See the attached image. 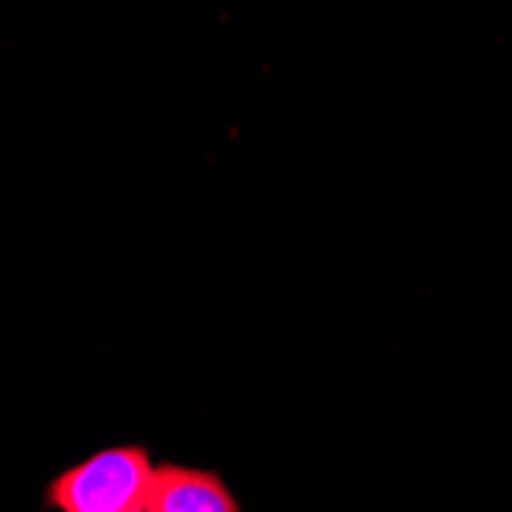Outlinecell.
I'll return each mask as SVG.
<instances>
[{
  "label": "cell",
  "mask_w": 512,
  "mask_h": 512,
  "mask_svg": "<svg viewBox=\"0 0 512 512\" xmlns=\"http://www.w3.org/2000/svg\"><path fill=\"white\" fill-rule=\"evenodd\" d=\"M157 463L142 445H111L83 457L46 488L59 512H148Z\"/></svg>",
  "instance_id": "1"
},
{
  "label": "cell",
  "mask_w": 512,
  "mask_h": 512,
  "mask_svg": "<svg viewBox=\"0 0 512 512\" xmlns=\"http://www.w3.org/2000/svg\"><path fill=\"white\" fill-rule=\"evenodd\" d=\"M240 500L227 482L200 467H181V463H163L157 467L148 512H240Z\"/></svg>",
  "instance_id": "2"
}]
</instances>
